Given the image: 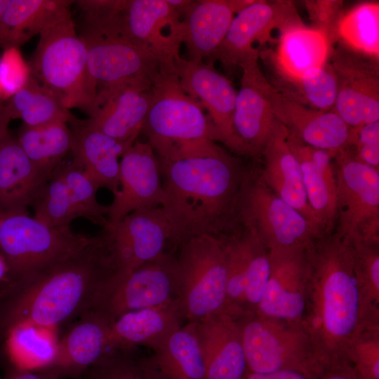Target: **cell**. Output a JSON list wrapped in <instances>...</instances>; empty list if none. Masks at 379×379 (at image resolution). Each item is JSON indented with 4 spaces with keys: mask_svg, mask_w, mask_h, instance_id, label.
I'll return each mask as SVG.
<instances>
[{
    "mask_svg": "<svg viewBox=\"0 0 379 379\" xmlns=\"http://www.w3.org/2000/svg\"><path fill=\"white\" fill-rule=\"evenodd\" d=\"M306 251L309 281L302 325L324 368L351 362L350 350L358 337L379 328V307L357 276L352 244L335 230Z\"/></svg>",
    "mask_w": 379,
    "mask_h": 379,
    "instance_id": "obj_1",
    "label": "cell"
},
{
    "mask_svg": "<svg viewBox=\"0 0 379 379\" xmlns=\"http://www.w3.org/2000/svg\"><path fill=\"white\" fill-rule=\"evenodd\" d=\"M159 163L165 194L161 207L172 232L170 252L194 237H218L237 223L247 170L238 159L223 149L214 156Z\"/></svg>",
    "mask_w": 379,
    "mask_h": 379,
    "instance_id": "obj_2",
    "label": "cell"
},
{
    "mask_svg": "<svg viewBox=\"0 0 379 379\" xmlns=\"http://www.w3.org/2000/svg\"><path fill=\"white\" fill-rule=\"evenodd\" d=\"M113 272L100 232L27 284L0 292V326L5 333L24 324L58 328L91 307Z\"/></svg>",
    "mask_w": 379,
    "mask_h": 379,
    "instance_id": "obj_3",
    "label": "cell"
},
{
    "mask_svg": "<svg viewBox=\"0 0 379 379\" xmlns=\"http://www.w3.org/2000/svg\"><path fill=\"white\" fill-rule=\"evenodd\" d=\"M152 93L141 132L159 161L206 157L223 150L213 138L203 107L182 89L177 73L161 72Z\"/></svg>",
    "mask_w": 379,
    "mask_h": 379,
    "instance_id": "obj_4",
    "label": "cell"
},
{
    "mask_svg": "<svg viewBox=\"0 0 379 379\" xmlns=\"http://www.w3.org/2000/svg\"><path fill=\"white\" fill-rule=\"evenodd\" d=\"M70 227H50L29 213L0 210V253L6 275L0 291L22 286L91 240Z\"/></svg>",
    "mask_w": 379,
    "mask_h": 379,
    "instance_id": "obj_5",
    "label": "cell"
},
{
    "mask_svg": "<svg viewBox=\"0 0 379 379\" xmlns=\"http://www.w3.org/2000/svg\"><path fill=\"white\" fill-rule=\"evenodd\" d=\"M85 44L71 15L41 32L29 62L32 76L69 109L91 116L96 92L88 71Z\"/></svg>",
    "mask_w": 379,
    "mask_h": 379,
    "instance_id": "obj_6",
    "label": "cell"
},
{
    "mask_svg": "<svg viewBox=\"0 0 379 379\" xmlns=\"http://www.w3.org/2000/svg\"><path fill=\"white\" fill-rule=\"evenodd\" d=\"M236 317L248 371H293L317 379L325 368L302 324L256 313Z\"/></svg>",
    "mask_w": 379,
    "mask_h": 379,
    "instance_id": "obj_7",
    "label": "cell"
},
{
    "mask_svg": "<svg viewBox=\"0 0 379 379\" xmlns=\"http://www.w3.org/2000/svg\"><path fill=\"white\" fill-rule=\"evenodd\" d=\"M237 215L241 224L255 232L269 251L307 248L323 236L265 184L259 168L246 170Z\"/></svg>",
    "mask_w": 379,
    "mask_h": 379,
    "instance_id": "obj_8",
    "label": "cell"
},
{
    "mask_svg": "<svg viewBox=\"0 0 379 379\" xmlns=\"http://www.w3.org/2000/svg\"><path fill=\"white\" fill-rule=\"evenodd\" d=\"M178 267V300L187 321L224 311L227 301L225 253L219 238L190 239L175 253Z\"/></svg>",
    "mask_w": 379,
    "mask_h": 379,
    "instance_id": "obj_9",
    "label": "cell"
},
{
    "mask_svg": "<svg viewBox=\"0 0 379 379\" xmlns=\"http://www.w3.org/2000/svg\"><path fill=\"white\" fill-rule=\"evenodd\" d=\"M335 231L352 244L379 243V169L358 160L348 147L335 152Z\"/></svg>",
    "mask_w": 379,
    "mask_h": 379,
    "instance_id": "obj_10",
    "label": "cell"
},
{
    "mask_svg": "<svg viewBox=\"0 0 379 379\" xmlns=\"http://www.w3.org/2000/svg\"><path fill=\"white\" fill-rule=\"evenodd\" d=\"M178 286L176 256L168 251L133 270L113 273L88 310L110 324L126 312L178 299Z\"/></svg>",
    "mask_w": 379,
    "mask_h": 379,
    "instance_id": "obj_11",
    "label": "cell"
},
{
    "mask_svg": "<svg viewBox=\"0 0 379 379\" xmlns=\"http://www.w3.org/2000/svg\"><path fill=\"white\" fill-rule=\"evenodd\" d=\"M88 71L97 95L132 84L153 86L161 73L157 59L122 33L82 29Z\"/></svg>",
    "mask_w": 379,
    "mask_h": 379,
    "instance_id": "obj_12",
    "label": "cell"
},
{
    "mask_svg": "<svg viewBox=\"0 0 379 379\" xmlns=\"http://www.w3.org/2000/svg\"><path fill=\"white\" fill-rule=\"evenodd\" d=\"M218 238L225 253V312L238 317L255 313L270 271V251L255 232L238 222Z\"/></svg>",
    "mask_w": 379,
    "mask_h": 379,
    "instance_id": "obj_13",
    "label": "cell"
},
{
    "mask_svg": "<svg viewBox=\"0 0 379 379\" xmlns=\"http://www.w3.org/2000/svg\"><path fill=\"white\" fill-rule=\"evenodd\" d=\"M98 190L72 160L63 161L32 203L33 217L50 227H70L74 220L85 218L103 228L109 208L97 200Z\"/></svg>",
    "mask_w": 379,
    "mask_h": 379,
    "instance_id": "obj_14",
    "label": "cell"
},
{
    "mask_svg": "<svg viewBox=\"0 0 379 379\" xmlns=\"http://www.w3.org/2000/svg\"><path fill=\"white\" fill-rule=\"evenodd\" d=\"M102 229L114 273L133 270L169 251L171 227L161 206L133 211Z\"/></svg>",
    "mask_w": 379,
    "mask_h": 379,
    "instance_id": "obj_15",
    "label": "cell"
},
{
    "mask_svg": "<svg viewBox=\"0 0 379 379\" xmlns=\"http://www.w3.org/2000/svg\"><path fill=\"white\" fill-rule=\"evenodd\" d=\"M328 59L338 81L333 110L351 129L379 121L378 60L340 41L332 47Z\"/></svg>",
    "mask_w": 379,
    "mask_h": 379,
    "instance_id": "obj_16",
    "label": "cell"
},
{
    "mask_svg": "<svg viewBox=\"0 0 379 379\" xmlns=\"http://www.w3.org/2000/svg\"><path fill=\"white\" fill-rule=\"evenodd\" d=\"M259 54L239 65L242 75L227 146L236 154L252 158L261 156L276 121L267 93L268 81L258 63Z\"/></svg>",
    "mask_w": 379,
    "mask_h": 379,
    "instance_id": "obj_17",
    "label": "cell"
},
{
    "mask_svg": "<svg viewBox=\"0 0 379 379\" xmlns=\"http://www.w3.org/2000/svg\"><path fill=\"white\" fill-rule=\"evenodd\" d=\"M122 27L126 37L157 59L161 72L176 73L182 23L180 15L166 0H126Z\"/></svg>",
    "mask_w": 379,
    "mask_h": 379,
    "instance_id": "obj_18",
    "label": "cell"
},
{
    "mask_svg": "<svg viewBox=\"0 0 379 379\" xmlns=\"http://www.w3.org/2000/svg\"><path fill=\"white\" fill-rule=\"evenodd\" d=\"M291 1L256 0L234 16L227 34L211 60H219L226 67L239 66L251 55L259 53L253 45L270 41L274 29L279 31L301 23Z\"/></svg>",
    "mask_w": 379,
    "mask_h": 379,
    "instance_id": "obj_19",
    "label": "cell"
},
{
    "mask_svg": "<svg viewBox=\"0 0 379 379\" xmlns=\"http://www.w3.org/2000/svg\"><path fill=\"white\" fill-rule=\"evenodd\" d=\"M307 248L270 251V271L256 314L302 324L309 281Z\"/></svg>",
    "mask_w": 379,
    "mask_h": 379,
    "instance_id": "obj_20",
    "label": "cell"
},
{
    "mask_svg": "<svg viewBox=\"0 0 379 379\" xmlns=\"http://www.w3.org/2000/svg\"><path fill=\"white\" fill-rule=\"evenodd\" d=\"M164 199L159 160L149 143L136 140L119 162V187L108 206V222L137 210L161 206Z\"/></svg>",
    "mask_w": 379,
    "mask_h": 379,
    "instance_id": "obj_21",
    "label": "cell"
},
{
    "mask_svg": "<svg viewBox=\"0 0 379 379\" xmlns=\"http://www.w3.org/2000/svg\"><path fill=\"white\" fill-rule=\"evenodd\" d=\"M175 69L182 89L207 110L213 140L227 147L237 97L233 85L211 62L180 56Z\"/></svg>",
    "mask_w": 379,
    "mask_h": 379,
    "instance_id": "obj_22",
    "label": "cell"
},
{
    "mask_svg": "<svg viewBox=\"0 0 379 379\" xmlns=\"http://www.w3.org/2000/svg\"><path fill=\"white\" fill-rule=\"evenodd\" d=\"M267 93L275 119L306 144L333 152L350 147L352 129L333 110L305 106L276 91L269 81Z\"/></svg>",
    "mask_w": 379,
    "mask_h": 379,
    "instance_id": "obj_23",
    "label": "cell"
},
{
    "mask_svg": "<svg viewBox=\"0 0 379 379\" xmlns=\"http://www.w3.org/2000/svg\"><path fill=\"white\" fill-rule=\"evenodd\" d=\"M288 131L277 119L262 152L260 175L281 199L300 213L321 235L324 230L307 198L300 165L287 141Z\"/></svg>",
    "mask_w": 379,
    "mask_h": 379,
    "instance_id": "obj_24",
    "label": "cell"
},
{
    "mask_svg": "<svg viewBox=\"0 0 379 379\" xmlns=\"http://www.w3.org/2000/svg\"><path fill=\"white\" fill-rule=\"evenodd\" d=\"M152 86L132 84L97 95L84 125L121 141H136L149 111Z\"/></svg>",
    "mask_w": 379,
    "mask_h": 379,
    "instance_id": "obj_25",
    "label": "cell"
},
{
    "mask_svg": "<svg viewBox=\"0 0 379 379\" xmlns=\"http://www.w3.org/2000/svg\"><path fill=\"white\" fill-rule=\"evenodd\" d=\"M194 322L206 379H241L248 367L237 317L221 311Z\"/></svg>",
    "mask_w": 379,
    "mask_h": 379,
    "instance_id": "obj_26",
    "label": "cell"
},
{
    "mask_svg": "<svg viewBox=\"0 0 379 379\" xmlns=\"http://www.w3.org/2000/svg\"><path fill=\"white\" fill-rule=\"evenodd\" d=\"M286 141L300 165L308 203L325 234L331 233L337 221L335 152L307 145L288 131Z\"/></svg>",
    "mask_w": 379,
    "mask_h": 379,
    "instance_id": "obj_27",
    "label": "cell"
},
{
    "mask_svg": "<svg viewBox=\"0 0 379 379\" xmlns=\"http://www.w3.org/2000/svg\"><path fill=\"white\" fill-rule=\"evenodd\" d=\"M60 338L54 358L44 371L55 378H77L85 373L108 351L109 323L88 310Z\"/></svg>",
    "mask_w": 379,
    "mask_h": 379,
    "instance_id": "obj_28",
    "label": "cell"
},
{
    "mask_svg": "<svg viewBox=\"0 0 379 379\" xmlns=\"http://www.w3.org/2000/svg\"><path fill=\"white\" fill-rule=\"evenodd\" d=\"M185 321L178 298L165 305L126 312L109 324L107 350L161 347Z\"/></svg>",
    "mask_w": 379,
    "mask_h": 379,
    "instance_id": "obj_29",
    "label": "cell"
},
{
    "mask_svg": "<svg viewBox=\"0 0 379 379\" xmlns=\"http://www.w3.org/2000/svg\"><path fill=\"white\" fill-rule=\"evenodd\" d=\"M70 126L73 135L72 161L98 189L113 195L119 187V159L135 141H121L86 127L78 119Z\"/></svg>",
    "mask_w": 379,
    "mask_h": 379,
    "instance_id": "obj_30",
    "label": "cell"
},
{
    "mask_svg": "<svg viewBox=\"0 0 379 379\" xmlns=\"http://www.w3.org/2000/svg\"><path fill=\"white\" fill-rule=\"evenodd\" d=\"M331 48L324 34L301 22L280 30L276 51H260L259 58L271 72L297 78L324 65Z\"/></svg>",
    "mask_w": 379,
    "mask_h": 379,
    "instance_id": "obj_31",
    "label": "cell"
},
{
    "mask_svg": "<svg viewBox=\"0 0 379 379\" xmlns=\"http://www.w3.org/2000/svg\"><path fill=\"white\" fill-rule=\"evenodd\" d=\"M46 180L10 133L0 147V210L28 213Z\"/></svg>",
    "mask_w": 379,
    "mask_h": 379,
    "instance_id": "obj_32",
    "label": "cell"
},
{
    "mask_svg": "<svg viewBox=\"0 0 379 379\" xmlns=\"http://www.w3.org/2000/svg\"><path fill=\"white\" fill-rule=\"evenodd\" d=\"M234 13L227 0L193 1L182 16V44L187 60L200 62L213 55L223 41Z\"/></svg>",
    "mask_w": 379,
    "mask_h": 379,
    "instance_id": "obj_33",
    "label": "cell"
},
{
    "mask_svg": "<svg viewBox=\"0 0 379 379\" xmlns=\"http://www.w3.org/2000/svg\"><path fill=\"white\" fill-rule=\"evenodd\" d=\"M68 0H9L0 20V48L17 47L71 15Z\"/></svg>",
    "mask_w": 379,
    "mask_h": 379,
    "instance_id": "obj_34",
    "label": "cell"
},
{
    "mask_svg": "<svg viewBox=\"0 0 379 379\" xmlns=\"http://www.w3.org/2000/svg\"><path fill=\"white\" fill-rule=\"evenodd\" d=\"M150 358L164 379H206L194 321L175 330Z\"/></svg>",
    "mask_w": 379,
    "mask_h": 379,
    "instance_id": "obj_35",
    "label": "cell"
},
{
    "mask_svg": "<svg viewBox=\"0 0 379 379\" xmlns=\"http://www.w3.org/2000/svg\"><path fill=\"white\" fill-rule=\"evenodd\" d=\"M16 138L34 168L47 180L73 145L72 131L62 121L37 126L22 124Z\"/></svg>",
    "mask_w": 379,
    "mask_h": 379,
    "instance_id": "obj_36",
    "label": "cell"
},
{
    "mask_svg": "<svg viewBox=\"0 0 379 379\" xmlns=\"http://www.w3.org/2000/svg\"><path fill=\"white\" fill-rule=\"evenodd\" d=\"M0 108L11 119H20L28 126L55 121L71 125L78 120L54 93L32 76L21 89L4 100Z\"/></svg>",
    "mask_w": 379,
    "mask_h": 379,
    "instance_id": "obj_37",
    "label": "cell"
},
{
    "mask_svg": "<svg viewBox=\"0 0 379 379\" xmlns=\"http://www.w3.org/2000/svg\"><path fill=\"white\" fill-rule=\"evenodd\" d=\"M56 328L24 324L6 333L7 352L14 368L43 371L51 364L59 338Z\"/></svg>",
    "mask_w": 379,
    "mask_h": 379,
    "instance_id": "obj_38",
    "label": "cell"
},
{
    "mask_svg": "<svg viewBox=\"0 0 379 379\" xmlns=\"http://www.w3.org/2000/svg\"><path fill=\"white\" fill-rule=\"evenodd\" d=\"M271 74L274 81L269 83L284 96L314 109L333 110L338 93V81L328 61L322 67L297 78L274 72Z\"/></svg>",
    "mask_w": 379,
    "mask_h": 379,
    "instance_id": "obj_39",
    "label": "cell"
},
{
    "mask_svg": "<svg viewBox=\"0 0 379 379\" xmlns=\"http://www.w3.org/2000/svg\"><path fill=\"white\" fill-rule=\"evenodd\" d=\"M338 39L352 50L378 60L379 3L363 2L344 13Z\"/></svg>",
    "mask_w": 379,
    "mask_h": 379,
    "instance_id": "obj_40",
    "label": "cell"
},
{
    "mask_svg": "<svg viewBox=\"0 0 379 379\" xmlns=\"http://www.w3.org/2000/svg\"><path fill=\"white\" fill-rule=\"evenodd\" d=\"M85 374L86 379H164L150 356L135 348L108 350Z\"/></svg>",
    "mask_w": 379,
    "mask_h": 379,
    "instance_id": "obj_41",
    "label": "cell"
},
{
    "mask_svg": "<svg viewBox=\"0 0 379 379\" xmlns=\"http://www.w3.org/2000/svg\"><path fill=\"white\" fill-rule=\"evenodd\" d=\"M352 246L357 276L371 302L379 307V243Z\"/></svg>",
    "mask_w": 379,
    "mask_h": 379,
    "instance_id": "obj_42",
    "label": "cell"
},
{
    "mask_svg": "<svg viewBox=\"0 0 379 379\" xmlns=\"http://www.w3.org/2000/svg\"><path fill=\"white\" fill-rule=\"evenodd\" d=\"M350 359L360 379H379V328L361 333L352 345Z\"/></svg>",
    "mask_w": 379,
    "mask_h": 379,
    "instance_id": "obj_43",
    "label": "cell"
},
{
    "mask_svg": "<svg viewBox=\"0 0 379 379\" xmlns=\"http://www.w3.org/2000/svg\"><path fill=\"white\" fill-rule=\"evenodd\" d=\"M32 77L29 62L23 58L20 48L4 50L0 56V86L2 100H6L21 89Z\"/></svg>",
    "mask_w": 379,
    "mask_h": 379,
    "instance_id": "obj_44",
    "label": "cell"
},
{
    "mask_svg": "<svg viewBox=\"0 0 379 379\" xmlns=\"http://www.w3.org/2000/svg\"><path fill=\"white\" fill-rule=\"evenodd\" d=\"M312 28L325 35L331 47L338 41V27L344 15L343 1L338 0L305 1Z\"/></svg>",
    "mask_w": 379,
    "mask_h": 379,
    "instance_id": "obj_45",
    "label": "cell"
},
{
    "mask_svg": "<svg viewBox=\"0 0 379 379\" xmlns=\"http://www.w3.org/2000/svg\"><path fill=\"white\" fill-rule=\"evenodd\" d=\"M350 147L358 160L379 169V121L352 129Z\"/></svg>",
    "mask_w": 379,
    "mask_h": 379,
    "instance_id": "obj_46",
    "label": "cell"
},
{
    "mask_svg": "<svg viewBox=\"0 0 379 379\" xmlns=\"http://www.w3.org/2000/svg\"><path fill=\"white\" fill-rule=\"evenodd\" d=\"M317 379H360L351 362H343L326 367Z\"/></svg>",
    "mask_w": 379,
    "mask_h": 379,
    "instance_id": "obj_47",
    "label": "cell"
},
{
    "mask_svg": "<svg viewBox=\"0 0 379 379\" xmlns=\"http://www.w3.org/2000/svg\"><path fill=\"white\" fill-rule=\"evenodd\" d=\"M241 379H312L293 371H279L269 373H256L247 371Z\"/></svg>",
    "mask_w": 379,
    "mask_h": 379,
    "instance_id": "obj_48",
    "label": "cell"
},
{
    "mask_svg": "<svg viewBox=\"0 0 379 379\" xmlns=\"http://www.w3.org/2000/svg\"><path fill=\"white\" fill-rule=\"evenodd\" d=\"M5 379H58L41 371H28L14 368Z\"/></svg>",
    "mask_w": 379,
    "mask_h": 379,
    "instance_id": "obj_49",
    "label": "cell"
},
{
    "mask_svg": "<svg viewBox=\"0 0 379 379\" xmlns=\"http://www.w3.org/2000/svg\"><path fill=\"white\" fill-rule=\"evenodd\" d=\"M11 120L8 116L0 108V147L10 133L8 126Z\"/></svg>",
    "mask_w": 379,
    "mask_h": 379,
    "instance_id": "obj_50",
    "label": "cell"
},
{
    "mask_svg": "<svg viewBox=\"0 0 379 379\" xmlns=\"http://www.w3.org/2000/svg\"><path fill=\"white\" fill-rule=\"evenodd\" d=\"M256 0H227V2L234 14H237L253 4Z\"/></svg>",
    "mask_w": 379,
    "mask_h": 379,
    "instance_id": "obj_51",
    "label": "cell"
},
{
    "mask_svg": "<svg viewBox=\"0 0 379 379\" xmlns=\"http://www.w3.org/2000/svg\"><path fill=\"white\" fill-rule=\"evenodd\" d=\"M173 6L178 14L182 16L189 8L193 1L191 0H166Z\"/></svg>",
    "mask_w": 379,
    "mask_h": 379,
    "instance_id": "obj_52",
    "label": "cell"
},
{
    "mask_svg": "<svg viewBox=\"0 0 379 379\" xmlns=\"http://www.w3.org/2000/svg\"><path fill=\"white\" fill-rule=\"evenodd\" d=\"M6 265L4 258L0 253V284L4 281L6 275Z\"/></svg>",
    "mask_w": 379,
    "mask_h": 379,
    "instance_id": "obj_53",
    "label": "cell"
},
{
    "mask_svg": "<svg viewBox=\"0 0 379 379\" xmlns=\"http://www.w3.org/2000/svg\"><path fill=\"white\" fill-rule=\"evenodd\" d=\"M9 0H0V20Z\"/></svg>",
    "mask_w": 379,
    "mask_h": 379,
    "instance_id": "obj_54",
    "label": "cell"
},
{
    "mask_svg": "<svg viewBox=\"0 0 379 379\" xmlns=\"http://www.w3.org/2000/svg\"><path fill=\"white\" fill-rule=\"evenodd\" d=\"M0 100H2V90L0 86Z\"/></svg>",
    "mask_w": 379,
    "mask_h": 379,
    "instance_id": "obj_55",
    "label": "cell"
},
{
    "mask_svg": "<svg viewBox=\"0 0 379 379\" xmlns=\"http://www.w3.org/2000/svg\"><path fill=\"white\" fill-rule=\"evenodd\" d=\"M0 379H3V378H1L0 377Z\"/></svg>",
    "mask_w": 379,
    "mask_h": 379,
    "instance_id": "obj_56",
    "label": "cell"
}]
</instances>
